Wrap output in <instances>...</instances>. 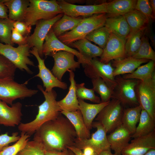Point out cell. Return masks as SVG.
<instances>
[{
	"label": "cell",
	"mask_w": 155,
	"mask_h": 155,
	"mask_svg": "<svg viewBox=\"0 0 155 155\" xmlns=\"http://www.w3.org/2000/svg\"><path fill=\"white\" fill-rule=\"evenodd\" d=\"M77 138L73 126L61 113L56 119L42 125L34 133L33 140L45 150L62 151L73 146Z\"/></svg>",
	"instance_id": "cell-1"
},
{
	"label": "cell",
	"mask_w": 155,
	"mask_h": 155,
	"mask_svg": "<svg viewBox=\"0 0 155 155\" xmlns=\"http://www.w3.org/2000/svg\"><path fill=\"white\" fill-rule=\"evenodd\" d=\"M37 88L43 94L45 100L38 106V113L34 120L28 123H21L18 127L21 132L30 136L43 124L56 119L62 111L56 100L57 94L55 90L46 92L40 85H37Z\"/></svg>",
	"instance_id": "cell-2"
},
{
	"label": "cell",
	"mask_w": 155,
	"mask_h": 155,
	"mask_svg": "<svg viewBox=\"0 0 155 155\" xmlns=\"http://www.w3.org/2000/svg\"><path fill=\"white\" fill-rule=\"evenodd\" d=\"M24 22L28 25H35L39 20H48L63 13L55 0H29Z\"/></svg>",
	"instance_id": "cell-3"
},
{
	"label": "cell",
	"mask_w": 155,
	"mask_h": 155,
	"mask_svg": "<svg viewBox=\"0 0 155 155\" xmlns=\"http://www.w3.org/2000/svg\"><path fill=\"white\" fill-rule=\"evenodd\" d=\"M107 18L106 13L95 14L84 18L73 29L57 38L68 46L75 41L85 38L88 34L94 30L104 26Z\"/></svg>",
	"instance_id": "cell-4"
},
{
	"label": "cell",
	"mask_w": 155,
	"mask_h": 155,
	"mask_svg": "<svg viewBox=\"0 0 155 155\" xmlns=\"http://www.w3.org/2000/svg\"><path fill=\"white\" fill-rule=\"evenodd\" d=\"M38 91L28 88L25 84L18 83L14 79H0V100L11 106L15 100L31 97Z\"/></svg>",
	"instance_id": "cell-5"
},
{
	"label": "cell",
	"mask_w": 155,
	"mask_h": 155,
	"mask_svg": "<svg viewBox=\"0 0 155 155\" xmlns=\"http://www.w3.org/2000/svg\"><path fill=\"white\" fill-rule=\"evenodd\" d=\"M123 107L118 100L112 98L97 115L95 120L111 133L122 125Z\"/></svg>",
	"instance_id": "cell-6"
},
{
	"label": "cell",
	"mask_w": 155,
	"mask_h": 155,
	"mask_svg": "<svg viewBox=\"0 0 155 155\" xmlns=\"http://www.w3.org/2000/svg\"><path fill=\"white\" fill-rule=\"evenodd\" d=\"M30 47L27 44L18 45L17 47L0 42V54L3 56L22 71L30 74L33 73L28 65L34 66L29 58L30 55Z\"/></svg>",
	"instance_id": "cell-7"
},
{
	"label": "cell",
	"mask_w": 155,
	"mask_h": 155,
	"mask_svg": "<svg viewBox=\"0 0 155 155\" xmlns=\"http://www.w3.org/2000/svg\"><path fill=\"white\" fill-rule=\"evenodd\" d=\"M116 77V85L112 98L119 100L123 107H130L139 105L135 90L138 80L124 79L119 75Z\"/></svg>",
	"instance_id": "cell-8"
},
{
	"label": "cell",
	"mask_w": 155,
	"mask_h": 155,
	"mask_svg": "<svg viewBox=\"0 0 155 155\" xmlns=\"http://www.w3.org/2000/svg\"><path fill=\"white\" fill-rule=\"evenodd\" d=\"M135 90L139 105L155 119V73L146 80H138Z\"/></svg>",
	"instance_id": "cell-9"
},
{
	"label": "cell",
	"mask_w": 155,
	"mask_h": 155,
	"mask_svg": "<svg viewBox=\"0 0 155 155\" xmlns=\"http://www.w3.org/2000/svg\"><path fill=\"white\" fill-rule=\"evenodd\" d=\"M92 127L96 129L89 139H81L77 138L73 146L80 150L90 147L92 148L98 154L101 152L110 148L107 138V132L102 126L98 122H93Z\"/></svg>",
	"instance_id": "cell-10"
},
{
	"label": "cell",
	"mask_w": 155,
	"mask_h": 155,
	"mask_svg": "<svg viewBox=\"0 0 155 155\" xmlns=\"http://www.w3.org/2000/svg\"><path fill=\"white\" fill-rule=\"evenodd\" d=\"M84 67L86 76L91 79L101 78L113 90L116 82L115 77L113 75L114 68L110 62L104 63L95 58L91 59L90 63L85 65Z\"/></svg>",
	"instance_id": "cell-11"
},
{
	"label": "cell",
	"mask_w": 155,
	"mask_h": 155,
	"mask_svg": "<svg viewBox=\"0 0 155 155\" xmlns=\"http://www.w3.org/2000/svg\"><path fill=\"white\" fill-rule=\"evenodd\" d=\"M64 14L74 18H86L94 14L107 13V3L97 5H76L64 0L57 1Z\"/></svg>",
	"instance_id": "cell-12"
},
{
	"label": "cell",
	"mask_w": 155,
	"mask_h": 155,
	"mask_svg": "<svg viewBox=\"0 0 155 155\" xmlns=\"http://www.w3.org/2000/svg\"><path fill=\"white\" fill-rule=\"evenodd\" d=\"M63 13L48 20H41L37 22L33 33L27 36V44L31 48L35 47L40 57L43 56L42 48L44 41L53 24L63 16Z\"/></svg>",
	"instance_id": "cell-13"
},
{
	"label": "cell",
	"mask_w": 155,
	"mask_h": 155,
	"mask_svg": "<svg viewBox=\"0 0 155 155\" xmlns=\"http://www.w3.org/2000/svg\"><path fill=\"white\" fill-rule=\"evenodd\" d=\"M54 59V63L51 72L55 76L61 81L62 77L69 70L75 71L79 68L80 63L74 60L73 53L64 51L52 53L50 55Z\"/></svg>",
	"instance_id": "cell-14"
},
{
	"label": "cell",
	"mask_w": 155,
	"mask_h": 155,
	"mask_svg": "<svg viewBox=\"0 0 155 155\" xmlns=\"http://www.w3.org/2000/svg\"><path fill=\"white\" fill-rule=\"evenodd\" d=\"M30 52L36 58L38 63L39 73L34 77H38L42 80L45 92H50L55 87H58L63 90L67 88V84L58 79L51 71L46 67L44 63V59L40 57L35 47L32 48Z\"/></svg>",
	"instance_id": "cell-15"
},
{
	"label": "cell",
	"mask_w": 155,
	"mask_h": 155,
	"mask_svg": "<svg viewBox=\"0 0 155 155\" xmlns=\"http://www.w3.org/2000/svg\"><path fill=\"white\" fill-rule=\"evenodd\" d=\"M42 48L43 55L46 56L50 55L53 52L64 51L71 53L75 56L78 61L84 67L90 62L76 50L67 45L61 42L55 35L51 28L47 35Z\"/></svg>",
	"instance_id": "cell-16"
},
{
	"label": "cell",
	"mask_w": 155,
	"mask_h": 155,
	"mask_svg": "<svg viewBox=\"0 0 155 155\" xmlns=\"http://www.w3.org/2000/svg\"><path fill=\"white\" fill-rule=\"evenodd\" d=\"M125 42L126 40L111 33L99 60L104 63L107 64L111 61L126 57Z\"/></svg>",
	"instance_id": "cell-17"
},
{
	"label": "cell",
	"mask_w": 155,
	"mask_h": 155,
	"mask_svg": "<svg viewBox=\"0 0 155 155\" xmlns=\"http://www.w3.org/2000/svg\"><path fill=\"white\" fill-rule=\"evenodd\" d=\"M155 149V130L132 140L123 150L122 155H143Z\"/></svg>",
	"instance_id": "cell-18"
},
{
	"label": "cell",
	"mask_w": 155,
	"mask_h": 155,
	"mask_svg": "<svg viewBox=\"0 0 155 155\" xmlns=\"http://www.w3.org/2000/svg\"><path fill=\"white\" fill-rule=\"evenodd\" d=\"M6 103L0 100V125L14 127L20 123L22 114V104L20 102L9 106Z\"/></svg>",
	"instance_id": "cell-19"
},
{
	"label": "cell",
	"mask_w": 155,
	"mask_h": 155,
	"mask_svg": "<svg viewBox=\"0 0 155 155\" xmlns=\"http://www.w3.org/2000/svg\"><path fill=\"white\" fill-rule=\"evenodd\" d=\"M131 135L121 125L107 136L110 148L114 151L115 155H122V151L129 143Z\"/></svg>",
	"instance_id": "cell-20"
},
{
	"label": "cell",
	"mask_w": 155,
	"mask_h": 155,
	"mask_svg": "<svg viewBox=\"0 0 155 155\" xmlns=\"http://www.w3.org/2000/svg\"><path fill=\"white\" fill-rule=\"evenodd\" d=\"M69 80L70 83L68 92L62 99L57 101V104L62 111H75L79 109V103L76 93V82L73 71L69 70Z\"/></svg>",
	"instance_id": "cell-21"
},
{
	"label": "cell",
	"mask_w": 155,
	"mask_h": 155,
	"mask_svg": "<svg viewBox=\"0 0 155 155\" xmlns=\"http://www.w3.org/2000/svg\"><path fill=\"white\" fill-rule=\"evenodd\" d=\"M104 26L111 33L125 40L130 32L124 15L107 17Z\"/></svg>",
	"instance_id": "cell-22"
},
{
	"label": "cell",
	"mask_w": 155,
	"mask_h": 155,
	"mask_svg": "<svg viewBox=\"0 0 155 155\" xmlns=\"http://www.w3.org/2000/svg\"><path fill=\"white\" fill-rule=\"evenodd\" d=\"M78 98L79 110L82 114L86 125L90 130L92 128V125L94 119L110 101L93 104L87 103L84 100Z\"/></svg>",
	"instance_id": "cell-23"
},
{
	"label": "cell",
	"mask_w": 155,
	"mask_h": 155,
	"mask_svg": "<svg viewBox=\"0 0 155 155\" xmlns=\"http://www.w3.org/2000/svg\"><path fill=\"white\" fill-rule=\"evenodd\" d=\"M149 61L145 59H135L131 57L112 61V66L115 68L113 75L115 77L121 75L130 73L141 64L147 63Z\"/></svg>",
	"instance_id": "cell-24"
},
{
	"label": "cell",
	"mask_w": 155,
	"mask_h": 155,
	"mask_svg": "<svg viewBox=\"0 0 155 155\" xmlns=\"http://www.w3.org/2000/svg\"><path fill=\"white\" fill-rule=\"evenodd\" d=\"M61 113L69 120L73 126L77 138L85 139L90 137V130L86 125L82 114L79 109L73 112L62 111Z\"/></svg>",
	"instance_id": "cell-25"
},
{
	"label": "cell",
	"mask_w": 155,
	"mask_h": 155,
	"mask_svg": "<svg viewBox=\"0 0 155 155\" xmlns=\"http://www.w3.org/2000/svg\"><path fill=\"white\" fill-rule=\"evenodd\" d=\"M7 7L9 19L14 21L24 22L29 0H1Z\"/></svg>",
	"instance_id": "cell-26"
},
{
	"label": "cell",
	"mask_w": 155,
	"mask_h": 155,
	"mask_svg": "<svg viewBox=\"0 0 155 155\" xmlns=\"http://www.w3.org/2000/svg\"><path fill=\"white\" fill-rule=\"evenodd\" d=\"M69 46L77 49L82 55L89 61L96 57H100L103 52V49L92 44L86 38L75 41Z\"/></svg>",
	"instance_id": "cell-27"
},
{
	"label": "cell",
	"mask_w": 155,
	"mask_h": 155,
	"mask_svg": "<svg viewBox=\"0 0 155 155\" xmlns=\"http://www.w3.org/2000/svg\"><path fill=\"white\" fill-rule=\"evenodd\" d=\"M136 0H115L107 3V17L124 15L135 9Z\"/></svg>",
	"instance_id": "cell-28"
},
{
	"label": "cell",
	"mask_w": 155,
	"mask_h": 155,
	"mask_svg": "<svg viewBox=\"0 0 155 155\" xmlns=\"http://www.w3.org/2000/svg\"><path fill=\"white\" fill-rule=\"evenodd\" d=\"M142 108L138 106L128 107L124 110L122 119V125L131 133L135 132L139 122Z\"/></svg>",
	"instance_id": "cell-29"
},
{
	"label": "cell",
	"mask_w": 155,
	"mask_h": 155,
	"mask_svg": "<svg viewBox=\"0 0 155 155\" xmlns=\"http://www.w3.org/2000/svg\"><path fill=\"white\" fill-rule=\"evenodd\" d=\"M84 18H74L64 14L62 18L57 21L52 27L55 35L57 37L65 33L73 30Z\"/></svg>",
	"instance_id": "cell-30"
},
{
	"label": "cell",
	"mask_w": 155,
	"mask_h": 155,
	"mask_svg": "<svg viewBox=\"0 0 155 155\" xmlns=\"http://www.w3.org/2000/svg\"><path fill=\"white\" fill-rule=\"evenodd\" d=\"M138 122L134 133L131 135V138L145 135L155 130V119L144 109H142Z\"/></svg>",
	"instance_id": "cell-31"
},
{
	"label": "cell",
	"mask_w": 155,
	"mask_h": 155,
	"mask_svg": "<svg viewBox=\"0 0 155 155\" xmlns=\"http://www.w3.org/2000/svg\"><path fill=\"white\" fill-rule=\"evenodd\" d=\"M155 61L150 60L147 63L139 66L131 73L124 75L122 77L126 79L144 81L151 78L155 73Z\"/></svg>",
	"instance_id": "cell-32"
},
{
	"label": "cell",
	"mask_w": 155,
	"mask_h": 155,
	"mask_svg": "<svg viewBox=\"0 0 155 155\" xmlns=\"http://www.w3.org/2000/svg\"><path fill=\"white\" fill-rule=\"evenodd\" d=\"M124 16L130 28V32L146 28L149 22L142 13L135 9Z\"/></svg>",
	"instance_id": "cell-33"
},
{
	"label": "cell",
	"mask_w": 155,
	"mask_h": 155,
	"mask_svg": "<svg viewBox=\"0 0 155 155\" xmlns=\"http://www.w3.org/2000/svg\"><path fill=\"white\" fill-rule=\"evenodd\" d=\"M146 28L130 32L125 43L126 57H131L137 51L141 44L142 38Z\"/></svg>",
	"instance_id": "cell-34"
},
{
	"label": "cell",
	"mask_w": 155,
	"mask_h": 155,
	"mask_svg": "<svg viewBox=\"0 0 155 155\" xmlns=\"http://www.w3.org/2000/svg\"><path fill=\"white\" fill-rule=\"evenodd\" d=\"M91 81L93 89L100 96L101 102L109 101L112 98L113 90L100 78H91Z\"/></svg>",
	"instance_id": "cell-35"
},
{
	"label": "cell",
	"mask_w": 155,
	"mask_h": 155,
	"mask_svg": "<svg viewBox=\"0 0 155 155\" xmlns=\"http://www.w3.org/2000/svg\"><path fill=\"white\" fill-rule=\"evenodd\" d=\"M111 34L109 30L103 26L92 31L85 38L89 41L94 42L103 49Z\"/></svg>",
	"instance_id": "cell-36"
},
{
	"label": "cell",
	"mask_w": 155,
	"mask_h": 155,
	"mask_svg": "<svg viewBox=\"0 0 155 155\" xmlns=\"http://www.w3.org/2000/svg\"><path fill=\"white\" fill-rule=\"evenodd\" d=\"M131 57L136 59H145L155 61V52L151 46L147 37L143 35L138 50Z\"/></svg>",
	"instance_id": "cell-37"
},
{
	"label": "cell",
	"mask_w": 155,
	"mask_h": 155,
	"mask_svg": "<svg viewBox=\"0 0 155 155\" xmlns=\"http://www.w3.org/2000/svg\"><path fill=\"white\" fill-rule=\"evenodd\" d=\"M14 21L9 19L0 18V40L5 44L13 46L11 34Z\"/></svg>",
	"instance_id": "cell-38"
},
{
	"label": "cell",
	"mask_w": 155,
	"mask_h": 155,
	"mask_svg": "<svg viewBox=\"0 0 155 155\" xmlns=\"http://www.w3.org/2000/svg\"><path fill=\"white\" fill-rule=\"evenodd\" d=\"M30 136L21 132L19 139L14 144L5 147L0 152V155H17L26 146Z\"/></svg>",
	"instance_id": "cell-39"
},
{
	"label": "cell",
	"mask_w": 155,
	"mask_h": 155,
	"mask_svg": "<svg viewBox=\"0 0 155 155\" xmlns=\"http://www.w3.org/2000/svg\"><path fill=\"white\" fill-rule=\"evenodd\" d=\"M85 85L84 83L76 84V93L78 98L83 100H89L97 103L101 102L100 98L95 94L93 89L86 88Z\"/></svg>",
	"instance_id": "cell-40"
},
{
	"label": "cell",
	"mask_w": 155,
	"mask_h": 155,
	"mask_svg": "<svg viewBox=\"0 0 155 155\" xmlns=\"http://www.w3.org/2000/svg\"><path fill=\"white\" fill-rule=\"evenodd\" d=\"M16 68L13 63L0 54V79H14Z\"/></svg>",
	"instance_id": "cell-41"
},
{
	"label": "cell",
	"mask_w": 155,
	"mask_h": 155,
	"mask_svg": "<svg viewBox=\"0 0 155 155\" xmlns=\"http://www.w3.org/2000/svg\"><path fill=\"white\" fill-rule=\"evenodd\" d=\"M42 145L34 140L28 141L17 155H45Z\"/></svg>",
	"instance_id": "cell-42"
},
{
	"label": "cell",
	"mask_w": 155,
	"mask_h": 155,
	"mask_svg": "<svg viewBox=\"0 0 155 155\" xmlns=\"http://www.w3.org/2000/svg\"><path fill=\"white\" fill-rule=\"evenodd\" d=\"M135 9L142 13L149 22L155 19V16L153 14L150 1L148 0H137Z\"/></svg>",
	"instance_id": "cell-43"
},
{
	"label": "cell",
	"mask_w": 155,
	"mask_h": 155,
	"mask_svg": "<svg viewBox=\"0 0 155 155\" xmlns=\"http://www.w3.org/2000/svg\"><path fill=\"white\" fill-rule=\"evenodd\" d=\"M18 132H15L9 136L8 133L6 132L0 135V152L9 144L18 141L20 137V135H18Z\"/></svg>",
	"instance_id": "cell-44"
},
{
	"label": "cell",
	"mask_w": 155,
	"mask_h": 155,
	"mask_svg": "<svg viewBox=\"0 0 155 155\" xmlns=\"http://www.w3.org/2000/svg\"><path fill=\"white\" fill-rule=\"evenodd\" d=\"M13 28L18 32L24 37L29 36L32 26L28 25L24 22L14 21Z\"/></svg>",
	"instance_id": "cell-45"
},
{
	"label": "cell",
	"mask_w": 155,
	"mask_h": 155,
	"mask_svg": "<svg viewBox=\"0 0 155 155\" xmlns=\"http://www.w3.org/2000/svg\"><path fill=\"white\" fill-rule=\"evenodd\" d=\"M11 39L13 43L17 44L18 45H24L27 44V36H23L13 28L12 30Z\"/></svg>",
	"instance_id": "cell-46"
},
{
	"label": "cell",
	"mask_w": 155,
	"mask_h": 155,
	"mask_svg": "<svg viewBox=\"0 0 155 155\" xmlns=\"http://www.w3.org/2000/svg\"><path fill=\"white\" fill-rule=\"evenodd\" d=\"M8 9L7 7L0 0V18L7 19L8 16L7 14Z\"/></svg>",
	"instance_id": "cell-47"
},
{
	"label": "cell",
	"mask_w": 155,
	"mask_h": 155,
	"mask_svg": "<svg viewBox=\"0 0 155 155\" xmlns=\"http://www.w3.org/2000/svg\"><path fill=\"white\" fill-rule=\"evenodd\" d=\"M45 155H69L68 149H65L62 151L44 150Z\"/></svg>",
	"instance_id": "cell-48"
},
{
	"label": "cell",
	"mask_w": 155,
	"mask_h": 155,
	"mask_svg": "<svg viewBox=\"0 0 155 155\" xmlns=\"http://www.w3.org/2000/svg\"><path fill=\"white\" fill-rule=\"evenodd\" d=\"M67 149L71 150L75 155H83V152L82 150H80L75 147L72 146L69 147ZM98 154L96 153H95L93 155H98Z\"/></svg>",
	"instance_id": "cell-49"
},
{
	"label": "cell",
	"mask_w": 155,
	"mask_h": 155,
	"mask_svg": "<svg viewBox=\"0 0 155 155\" xmlns=\"http://www.w3.org/2000/svg\"><path fill=\"white\" fill-rule=\"evenodd\" d=\"M83 150V155H93L96 153L92 148L90 147L85 148Z\"/></svg>",
	"instance_id": "cell-50"
},
{
	"label": "cell",
	"mask_w": 155,
	"mask_h": 155,
	"mask_svg": "<svg viewBox=\"0 0 155 155\" xmlns=\"http://www.w3.org/2000/svg\"><path fill=\"white\" fill-rule=\"evenodd\" d=\"M98 155H115L111 152V149H109L100 152Z\"/></svg>",
	"instance_id": "cell-51"
},
{
	"label": "cell",
	"mask_w": 155,
	"mask_h": 155,
	"mask_svg": "<svg viewBox=\"0 0 155 155\" xmlns=\"http://www.w3.org/2000/svg\"><path fill=\"white\" fill-rule=\"evenodd\" d=\"M150 3L151 8L153 14L154 16L155 15V0H151L150 1Z\"/></svg>",
	"instance_id": "cell-52"
},
{
	"label": "cell",
	"mask_w": 155,
	"mask_h": 155,
	"mask_svg": "<svg viewBox=\"0 0 155 155\" xmlns=\"http://www.w3.org/2000/svg\"><path fill=\"white\" fill-rule=\"evenodd\" d=\"M143 155H155V149L150 150L146 154Z\"/></svg>",
	"instance_id": "cell-53"
},
{
	"label": "cell",
	"mask_w": 155,
	"mask_h": 155,
	"mask_svg": "<svg viewBox=\"0 0 155 155\" xmlns=\"http://www.w3.org/2000/svg\"><path fill=\"white\" fill-rule=\"evenodd\" d=\"M69 155H75V154L70 150L68 149Z\"/></svg>",
	"instance_id": "cell-54"
}]
</instances>
